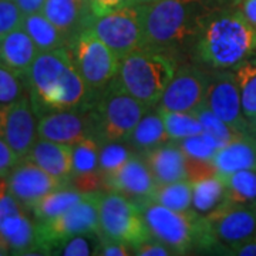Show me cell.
<instances>
[{"label": "cell", "instance_id": "cell-1", "mask_svg": "<svg viewBox=\"0 0 256 256\" xmlns=\"http://www.w3.org/2000/svg\"><path fill=\"white\" fill-rule=\"evenodd\" d=\"M24 82L37 117L94 102L68 46L40 53L28 68Z\"/></svg>", "mask_w": 256, "mask_h": 256}, {"label": "cell", "instance_id": "cell-2", "mask_svg": "<svg viewBox=\"0 0 256 256\" xmlns=\"http://www.w3.org/2000/svg\"><path fill=\"white\" fill-rule=\"evenodd\" d=\"M214 10L210 0H154L144 3V47L172 53L196 42Z\"/></svg>", "mask_w": 256, "mask_h": 256}, {"label": "cell", "instance_id": "cell-3", "mask_svg": "<svg viewBox=\"0 0 256 256\" xmlns=\"http://www.w3.org/2000/svg\"><path fill=\"white\" fill-rule=\"evenodd\" d=\"M200 60L216 70H232L256 53V30L238 9L212 10L196 38Z\"/></svg>", "mask_w": 256, "mask_h": 256}, {"label": "cell", "instance_id": "cell-4", "mask_svg": "<svg viewBox=\"0 0 256 256\" xmlns=\"http://www.w3.org/2000/svg\"><path fill=\"white\" fill-rule=\"evenodd\" d=\"M176 68L178 66L172 53L141 47L121 60L116 80L146 107H156L168 84L174 78Z\"/></svg>", "mask_w": 256, "mask_h": 256}, {"label": "cell", "instance_id": "cell-5", "mask_svg": "<svg viewBox=\"0 0 256 256\" xmlns=\"http://www.w3.org/2000/svg\"><path fill=\"white\" fill-rule=\"evenodd\" d=\"M150 107L114 78L92 106V137L100 144L127 141Z\"/></svg>", "mask_w": 256, "mask_h": 256}, {"label": "cell", "instance_id": "cell-6", "mask_svg": "<svg viewBox=\"0 0 256 256\" xmlns=\"http://www.w3.org/2000/svg\"><path fill=\"white\" fill-rule=\"evenodd\" d=\"M101 194L102 191L88 194L84 200L53 220H37V255H52L53 249L67 239L98 232Z\"/></svg>", "mask_w": 256, "mask_h": 256}, {"label": "cell", "instance_id": "cell-7", "mask_svg": "<svg viewBox=\"0 0 256 256\" xmlns=\"http://www.w3.org/2000/svg\"><path fill=\"white\" fill-rule=\"evenodd\" d=\"M68 48L92 100H96L117 77L121 60L90 28L73 37Z\"/></svg>", "mask_w": 256, "mask_h": 256}, {"label": "cell", "instance_id": "cell-8", "mask_svg": "<svg viewBox=\"0 0 256 256\" xmlns=\"http://www.w3.org/2000/svg\"><path fill=\"white\" fill-rule=\"evenodd\" d=\"M98 234L132 249L152 238L142 210L136 202L114 191L101 194Z\"/></svg>", "mask_w": 256, "mask_h": 256}, {"label": "cell", "instance_id": "cell-9", "mask_svg": "<svg viewBox=\"0 0 256 256\" xmlns=\"http://www.w3.org/2000/svg\"><path fill=\"white\" fill-rule=\"evenodd\" d=\"M142 215L151 236L171 248L175 255H182L195 248L200 220L196 212H181L150 202L142 208Z\"/></svg>", "mask_w": 256, "mask_h": 256}, {"label": "cell", "instance_id": "cell-10", "mask_svg": "<svg viewBox=\"0 0 256 256\" xmlns=\"http://www.w3.org/2000/svg\"><path fill=\"white\" fill-rule=\"evenodd\" d=\"M90 28L122 60L144 47V3L94 18Z\"/></svg>", "mask_w": 256, "mask_h": 256}, {"label": "cell", "instance_id": "cell-11", "mask_svg": "<svg viewBox=\"0 0 256 256\" xmlns=\"http://www.w3.org/2000/svg\"><path fill=\"white\" fill-rule=\"evenodd\" d=\"M205 220L215 249L224 248L228 254L256 235V206L226 200Z\"/></svg>", "mask_w": 256, "mask_h": 256}, {"label": "cell", "instance_id": "cell-12", "mask_svg": "<svg viewBox=\"0 0 256 256\" xmlns=\"http://www.w3.org/2000/svg\"><path fill=\"white\" fill-rule=\"evenodd\" d=\"M205 107H208L216 117L225 121L239 134H252V126L242 110L240 92L232 70L214 68V72L210 73Z\"/></svg>", "mask_w": 256, "mask_h": 256}, {"label": "cell", "instance_id": "cell-13", "mask_svg": "<svg viewBox=\"0 0 256 256\" xmlns=\"http://www.w3.org/2000/svg\"><path fill=\"white\" fill-rule=\"evenodd\" d=\"M210 74L195 66H181L176 68L174 78L158 102V108L164 111L191 112L205 106Z\"/></svg>", "mask_w": 256, "mask_h": 256}, {"label": "cell", "instance_id": "cell-14", "mask_svg": "<svg viewBox=\"0 0 256 256\" xmlns=\"http://www.w3.org/2000/svg\"><path fill=\"white\" fill-rule=\"evenodd\" d=\"M38 121L28 94L18 101L0 107V138L20 158L28 156L38 138Z\"/></svg>", "mask_w": 256, "mask_h": 256}, {"label": "cell", "instance_id": "cell-15", "mask_svg": "<svg viewBox=\"0 0 256 256\" xmlns=\"http://www.w3.org/2000/svg\"><path fill=\"white\" fill-rule=\"evenodd\" d=\"M6 181L10 195H13L16 201L28 212H32L37 202L47 194L63 185H68L48 174L26 156L20 158L6 176Z\"/></svg>", "mask_w": 256, "mask_h": 256}, {"label": "cell", "instance_id": "cell-16", "mask_svg": "<svg viewBox=\"0 0 256 256\" xmlns=\"http://www.w3.org/2000/svg\"><path fill=\"white\" fill-rule=\"evenodd\" d=\"M24 210L9 190L0 194V236L13 255H37L36 224Z\"/></svg>", "mask_w": 256, "mask_h": 256}, {"label": "cell", "instance_id": "cell-17", "mask_svg": "<svg viewBox=\"0 0 256 256\" xmlns=\"http://www.w3.org/2000/svg\"><path fill=\"white\" fill-rule=\"evenodd\" d=\"M92 106L57 110L38 117V138L73 146L80 140L92 137Z\"/></svg>", "mask_w": 256, "mask_h": 256}, {"label": "cell", "instance_id": "cell-18", "mask_svg": "<svg viewBox=\"0 0 256 256\" xmlns=\"http://www.w3.org/2000/svg\"><path fill=\"white\" fill-rule=\"evenodd\" d=\"M106 186L136 202L142 210L146 204L152 202V195L158 185L144 156L134 152L120 170L106 176Z\"/></svg>", "mask_w": 256, "mask_h": 256}, {"label": "cell", "instance_id": "cell-19", "mask_svg": "<svg viewBox=\"0 0 256 256\" xmlns=\"http://www.w3.org/2000/svg\"><path fill=\"white\" fill-rule=\"evenodd\" d=\"M42 13L70 40L94 20L90 0H46Z\"/></svg>", "mask_w": 256, "mask_h": 256}, {"label": "cell", "instance_id": "cell-20", "mask_svg": "<svg viewBox=\"0 0 256 256\" xmlns=\"http://www.w3.org/2000/svg\"><path fill=\"white\" fill-rule=\"evenodd\" d=\"M146 160L156 185L176 182L188 180L186 174V156L180 146L172 141L165 142L151 151L141 154Z\"/></svg>", "mask_w": 256, "mask_h": 256}, {"label": "cell", "instance_id": "cell-21", "mask_svg": "<svg viewBox=\"0 0 256 256\" xmlns=\"http://www.w3.org/2000/svg\"><path fill=\"white\" fill-rule=\"evenodd\" d=\"M26 158L63 182L70 184V180L73 178L72 146L37 138Z\"/></svg>", "mask_w": 256, "mask_h": 256}, {"label": "cell", "instance_id": "cell-22", "mask_svg": "<svg viewBox=\"0 0 256 256\" xmlns=\"http://www.w3.org/2000/svg\"><path fill=\"white\" fill-rule=\"evenodd\" d=\"M38 54L40 52L34 42L23 28H18L0 38L2 63L23 78Z\"/></svg>", "mask_w": 256, "mask_h": 256}, {"label": "cell", "instance_id": "cell-23", "mask_svg": "<svg viewBox=\"0 0 256 256\" xmlns=\"http://www.w3.org/2000/svg\"><path fill=\"white\" fill-rule=\"evenodd\" d=\"M212 164L220 175L234 174L244 170L256 168V136H240L236 140L220 146Z\"/></svg>", "mask_w": 256, "mask_h": 256}, {"label": "cell", "instance_id": "cell-24", "mask_svg": "<svg viewBox=\"0 0 256 256\" xmlns=\"http://www.w3.org/2000/svg\"><path fill=\"white\" fill-rule=\"evenodd\" d=\"M128 146L134 148V152L144 154L156 146H162L170 141L166 130H165L164 118L161 111H146L144 117L138 121L136 128L127 138Z\"/></svg>", "mask_w": 256, "mask_h": 256}, {"label": "cell", "instance_id": "cell-25", "mask_svg": "<svg viewBox=\"0 0 256 256\" xmlns=\"http://www.w3.org/2000/svg\"><path fill=\"white\" fill-rule=\"evenodd\" d=\"M22 28L32 37L40 53L68 46V38L42 12L24 16Z\"/></svg>", "mask_w": 256, "mask_h": 256}, {"label": "cell", "instance_id": "cell-26", "mask_svg": "<svg viewBox=\"0 0 256 256\" xmlns=\"http://www.w3.org/2000/svg\"><path fill=\"white\" fill-rule=\"evenodd\" d=\"M192 210L208 216L226 201V190L220 174L192 181Z\"/></svg>", "mask_w": 256, "mask_h": 256}, {"label": "cell", "instance_id": "cell-27", "mask_svg": "<svg viewBox=\"0 0 256 256\" xmlns=\"http://www.w3.org/2000/svg\"><path fill=\"white\" fill-rule=\"evenodd\" d=\"M87 195L88 194L76 190L70 184L63 185L50 194H47L44 198H42L37 202L34 208L32 210V214L36 220H53L56 216L64 214L66 210H70L77 202L84 200Z\"/></svg>", "mask_w": 256, "mask_h": 256}, {"label": "cell", "instance_id": "cell-28", "mask_svg": "<svg viewBox=\"0 0 256 256\" xmlns=\"http://www.w3.org/2000/svg\"><path fill=\"white\" fill-rule=\"evenodd\" d=\"M238 84L242 110L249 122L256 117V53L232 68Z\"/></svg>", "mask_w": 256, "mask_h": 256}, {"label": "cell", "instance_id": "cell-29", "mask_svg": "<svg viewBox=\"0 0 256 256\" xmlns=\"http://www.w3.org/2000/svg\"><path fill=\"white\" fill-rule=\"evenodd\" d=\"M220 176L225 184L228 201L256 206V168Z\"/></svg>", "mask_w": 256, "mask_h": 256}, {"label": "cell", "instance_id": "cell-30", "mask_svg": "<svg viewBox=\"0 0 256 256\" xmlns=\"http://www.w3.org/2000/svg\"><path fill=\"white\" fill-rule=\"evenodd\" d=\"M152 202L161 204L174 210H188L192 205V184L190 180L158 185L152 195Z\"/></svg>", "mask_w": 256, "mask_h": 256}, {"label": "cell", "instance_id": "cell-31", "mask_svg": "<svg viewBox=\"0 0 256 256\" xmlns=\"http://www.w3.org/2000/svg\"><path fill=\"white\" fill-rule=\"evenodd\" d=\"M160 111L162 114L165 130H166L170 141L178 142V141L192 137V136H198L204 131V127H202L200 118L196 117V114L180 112V111Z\"/></svg>", "mask_w": 256, "mask_h": 256}, {"label": "cell", "instance_id": "cell-32", "mask_svg": "<svg viewBox=\"0 0 256 256\" xmlns=\"http://www.w3.org/2000/svg\"><path fill=\"white\" fill-rule=\"evenodd\" d=\"M101 144L94 137H86L72 146L73 175L92 172L98 170Z\"/></svg>", "mask_w": 256, "mask_h": 256}, {"label": "cell", "instance_id": "cell-33", "mask_svg": "<svg viewBox=\"0 0 256 256\" xmlns=\"http://www.w3.org/2000/svg\"><path fill=\"white\" fill-rule=\"evenodd\" d=\"M176 144L180 146L184 154L188 158L201 160V161H212L215 154L220 148V142L206 131H202L198 136H192V137L181 140Z\"/></svg>", "mask_w": 256, "mask_h": 256}, {"label": "cell", "instance_id": "cell-34", "mask_svg": "<svg viewBox=\"0 0 256 256\" xmlns=\"http://www.w3.org/2000/svg\"><path fill=\"white\" fill-rule=\"evenodd\" d=\"M196 117L201 121L204 131H206L212 137L215 138L220 146H226L228 142L236 140L242 134H239L238 131H235L232 127H229L225 121H222L220 117H216L208 107H201L196 111Z\"/></svg>", "mask_w": 256, "mask_h": 256}, {"label": "cell", "instance_id": "cell-35", "mask_svg": "<svg viewBox=\"0 0 256 256\" xmlns=\"http://www.w3.org/2000/svg\"><path fill=\"white\" fill-rule=\"evenodd\" d=\"M132 154L134 152L128 146L121 144V141L101 144L98 170L104 174V176L112 174L126 164Z\"/></svg>", "mask_w": 256, "mask_h": 256}, {"label": "cell", "instance_id": "cell-36", "mask_svg": "<svg viewBox=\"0 0 256 256\" xmlns=\"http://www.w3.org/2000/svg\"><path fill=\"white\" fill-rule=\"evenodd\" d=\"M26 94L28 92L24 78L0 63V107L14 102Z\"/></svg>", "mask_w": 256, "mask_h": 256}, {"label": "cell", "instance_id": "cell-37", "mask_svg": "<svg viewBox=\"0 0 256 256\" xmlns=\"http://www.w3.org/2000/svg\"><path fill=\"white\" fill-rule=\"evenodd\" d=\"M100 240L98 232L94 234H86V235H77L73 238L67 239L60 245L53 249L52 255L63 256H88L96 255V249Z\"/></svg>", "mask_w": 256, "mask_h": 256}, {"label": "cell", "instance_id": "cell-38", "mask_svg": "<svg viewBox=\"0 0 256 256\" xmlns=\"http://www.w3.org/2000/svg\"><path fill=\"white\" fill-rule=\"evenodd\" d=\"M24 14L13 0H0V38L22 28Z\"/></svg>", "mask_w": 256, "mask_h": 256}, {"label": "cell", "instance_id": "cell-39", "mask_svg": "<svg viewBox=\"0 0 256 256\" xmlns=\"http://www.w3.org/2000/svg\"><path fill=\"white\" fill-rule=\"evenodd\" d=\"M70 185L84 194L98 192L102 191V188H107L106 176L100 170L92 171V172H86V174L73 175V178L70 180Z\"/></svg>", "mask_w": 256, "mask_h": 256}, {"label": "cell", "instance_id": "cell-40", "mask_svg": "<svg viewBox=\"0 0 256 256\" xmlns=\"http://www.w3.org/2000/svg\"><path fill=\"white\" fill-rule=\"evenodd\" d=\"M142 3H146V0H90L92 14L96 18H100L116 10L142 4Z\"/></svg>", "mask_w": 256, "mask_h": 256}, {"label": "cell", "instance_id": "cell-41", "mask_svg": "<svg viewBox=\"0 0 256 256\" xmlns=\"http://www.w3.org/2000/svg\"><path fill=\"white\" fill-rule=\"evenodd\" d=\"M186 174L190 181H196L206 176L216 175V168L212 164V161H201V160H194L186 156Z\"/></svg>", "mask_w": 256, "mask_h": 256}, {"label": "cell", "instance_id": "cell-42", "mask_svg": "<svg viewBox=\"0 0 256 256\" xmlns=\"http://www.w3.org/2000/svg\"><path fill=\"white\" fill-rule=\"evenodd\" d=\"M100 235V234H98ZM132 248H130L122 242L118 240H114V239L106 238L100 235V240H98V245L96 249V255L101 256H127L132 255Z\"/></svg>", "mask_w": 256, "mask_h": 256}, {"label": "cell", "instance_id": "cell-43", "mask_svg": "<svg viewBox=\"0 0 256 256\" xmlns=\"http://www.w3.org/2000/svg\"><path fill=\"white\" fill-rule=\"evenodd\" d=\"M132 255L138 256H170L175 255V252L168 248L166 245H164L162 242L156 240V239L151 238L142 242L141 245H138L132 249Z\"/></svg>", "mask_w": 256, "mask_h": 256}, {"label": "cell", "instance_id": "cell-44", "mask_svg": "<svg viewBox=\"0 0 256 256\" xmlns=\"http://www.w3.org/2000/svg\"><path fill=\"white\" fill-rule=\"evenodd\" d=\"M20 161V156L8 146V142L0 138V176H8Z\"/></svg>", "mask_w": 256, "mask_h": 256}, {"label": "cell", "instance_id": "cell-45", "mask_svg": "<svg viewBox=\"0 0 256 256\" xmlns=\"http://www.w3.org/2000/svg\"><path fill=\"white\" fill-rule=\"evenodd\" d=\"M236 6L248 23L256 30V0H238Z\"/></svg>", "mask_w": 256, "mask_h": 256}, {"label": "cell", "instance_id": "cell-46", "mask_svg": "<svg viewBox=\"0 0 256 256\" xmlns=\"http://www.w3.org/2000/svg\"><path fill=\"white\" fill-rule=\"evenodd\" d=\"M13 2L18 4V9L22 10L24 16L42 12L46 3V0H13Z\"/></svg>", "mask_w": 256, "mask_h": 256}, {"label": "cell", "instance_id": "cell-47", "mask_svg": "<svg viewBox=\"0 0 256 256\" xmlns=\"http://www.w3.org/2000/svg\"><path fill=\"white\" fill-rule=\"evenodd\" d=\"M230 255L238 256H256V235L252 239H249L248 242L239 245L235 249L230 250Z\"/></svg>", "mask_w": 256, "mask_h": 256}, {"label": "cell", "instance_id": "cell-48", "mask_svg": "<svg viewBox=\"0 0 256 256\" xmlns=\"http://www.w3.org/2000/svg\"><path fill=\"white\" fill-rule=\"evenodd\" d=\"M10 254H12V252H10V248L9 245H8V242L0 236V256H6L10 255Z\"/></svg>", "mask_w": 256, "mask_h": 256}, {"label": "cell", "instance_id": "cell-49", "mask_svg": "<svg viewBox=\"0 0 256 256\" xmlns=\"http://www.w3.org/2000/svg\"><path fill=\"white\" fill-rule=\"evenodd\" d=\"M250 126H252V134H254V136H256V117H255V120L250 122Z\"/></svg>", "mask_w": 256, "mask_h": 256}, {"label": "cell", "instance_id": "cell-50", "mask_svg": "<svg viewBox=\"0 0 256 256\" xmlns=\"http://www.w3.org/2000/svg\"><path fill=\"white\" fill-rule=\"evenodd\" d=\"M146 3H150V2H154V0H146Z\"/></svg>", "mask_w": 256, "mask_h": 256}, {"label": "cell", "instance_id": "cell-51", "mask_svg": "<svg viewBox=\"0 0 256 256\" xmlns=\"http://www.w3.org/2000/svg\"><path fill=\"white\" fill-rule=\"evenodd\" d=\"M0 63H2V60H0Z\"/></svg>", "mask_w": 256, "mask_h": 256}]
</instances>
